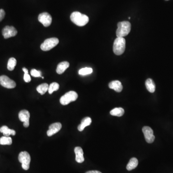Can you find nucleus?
Instances as JSON below:
<instances>
[{"label": "nucleus", "instance_id": "7", "mask_svg": "<svg viewBox=\"0 0 173 173\" xmlns=\"http://www.w3.org/2000/svg\"><path fill=\"white\" fill-rule=\"evenodd\" d=\"M0 84L3 87L7 89H13L16 87L15 82L5 75L0 76Z\"/></svg>", "mask_w": 173, "mask_h": 173}, {"label": "nucleus", "instance_id": "9", "mask_svg": "<svg viewBox=\"0 0 173 173\" xmlns=\"http://www.w3.org/2000/svg\"><path fill=\"white\" fill-rule=\"evenodd\" d=\"M142 132L144 134L145 140L149 143H152L155 140L153 129L149 127L145 126L142 128Z\"/></svg>", "mask_w": 173, "mask_h": 173}, {"label": "nucleus", "instance_id": "5", "mask_svg": "<svg viewBox=\"0 0 173 173\" xmlns=\"http://www.w3.org/2000/svg\"><path fill=\"white\" fill-rule=\"evenodd\" d=\"M19 160L22 164V167L25 170H28L30 166L31 158L27 152H22L19 155Z\"/></svg>", "mask_w": 173, "mask_h": 173}, {"label": "nucleus", "instance_id": "6", "mask_svg": "<svg viewBox=\"0 0 173 173\" xmlns=\"http://www.w3.org/2000/svg\"><path fill=\"white\" fill-rule=\"evenodd\" d=\"M59 41L57 38H49L44 41L41 44V48L43 51H48L55 47L59 43Z\"/></svg>", "mask_w": 173, "mask_h": 173}, {"label": "nucleus", "instance_id": "17", "mask_svg": "<svg viewBox=\"0 0 173 173\" xmlns=\"http://www.w3.org/2000/svg\"><path fill=\"white\" fill-rule=\"evenodd\" d=\"M0 132L2 133L4 136H9L10 135L15 136L16 134L15 130L9 129L8 127L3 126L0 128Z\"/></svg>", "mask_w": 173, "mask_h": 173}, {"label": "nucleus", "instance_id": "25", "mask_svg": "<svg viewBox=\"0 0 173 173\" xmlns=\"http://www.w3.org/2000/svg\"><path fill=\"white\" fill-rule=\"evenodd\" d=\"M93 72V69L92 68L85 67L82 68L79 70V73L80 75L85 76L92 74Z\"/></svg>", "mask_w": 173, "mask_h": 173}, {"label": "nucleus", "instance_id": "21", "mask_svg": "<svg viewBox=\"0 0 173 173\" xmlns=\"http://www.w3.org/2000/svg\"><path fill=\"white\" fill-rule=\"evenodd\" d=\"M49 85L47 83H43L37 87V92L41 95H44L45 93L48 91Z\"/></svg>", "mask_w": 173, "mask_h": 173}, {"label": "nucleus", "instance_id": "27", "mask_svg": "<svg viewBox=\"0 0 173 173\" xmlns=\"http://www.w3.org/2000/svg\"><path fill=\"white\" fill-rule=\"evenodd\" d=\"M24 80L27 83H28L31 81V79L30 76L28 74H24Z\"/></svg>", "mask_w": 173, "mask_h": 173}, {"label": "nucleus", "instance_id": "28", "mask_svg": "<svg viewBox=\"0 0 173 173\" xmlns=\"http://www.w3.org/2000/svg\"><path fill=\"white\" fill-rule=\"evenodd\" d=\"M5 15H6V13H5L4 10L0 9V22L2 21V19H4Z\"/></svg>", "mask_w": 173, "mask_h": 173}, {"label": "nucleus", "instance_id": "23", "mask_svg": "<svg viewBox=\"0 0 173 173\" xmlns=\"http://www.w3.org/2000/svg\"><path fill=\"white\" fill-rule=\"evenodd\" d=\"M16 65V60L15 58H10L7 63V69L9 71H13Z\"/></svg>", "mask_w": 173, "mask_h": 173}, {"label": "nucleus", "instance_id": "3", "mask_svg": "<svg viewBox=\"0 0 173 173\" xmlns=\"http://www.w3.org/2000/svg\"><path fill=\"white\" fill-rule=\"evenodd\" d=\"M126 49V40L123 37H117L113 45V51L115 54L120 55L124 53Z\"/></svg>", "mask_w": 173, "mask_h": 173}, {"label": "nucleus", "instance_id": "22", "mask_svg": "<svg viewBox=\"0 0 173 173\" xmlns=\"http://www.w3.org/2000/svg\"><path fill=\"white\" fill-rule=\"evenodd\" d=\"M12 144V139L10 136H3L0 138V144L10 145Z\"/></svg>", "mask_w": 173, "mask_h": 173}, {"label": "nucleus", "instance_id": "32", "mask_svg": "<svg viewBox=\"0 0 173 173\" xmlns=\"http://www.w3.org/2000/svg\"><path fill=\"white\" fill-rule=\"evenodd\" d=\"M167 1H168V0H167Z\"/></svg>", "mask_w": 173, "mask_h": 173}, {"label": "nucleus", "instance_id": "11", "mask_svg": "<svg viewBox=\"0 0 173 173\" xmlns=\"http://www.w3.org/2000/svg\"><path fill=\"white\" fill-rule=\"evenodd\" d=\"M19 119L21 121L24 122V127L28 128L29 126V118L30 114L28 110H23L19 112Z\"/></svg>", "mask_w": 173, "mask_h": 173}, {"label": "nucleus", "instance_id": "19", "mask_svg": "<svg viewBox=\"0 0 173 173\" xmlns=\"http://www.w3.org/2000/svg\"><path fill=\"white\" fill-rule=\"evenodd\" d=\"M138 159L136 158H131L129 160L128 164L127 166V170L128 171H131L133 169H135L137 167L138 165Z\"/></svg>", "mask_w": 173, "mask_h": 173}, {"label": "nucleus", "instance_id": "1", "mask_svg": "<svg viewBox=\"0 0 173 173\" xmlns=\"http://www.w3.org/2000/svg\"><path fill=\"white\" fill-rule=\"evenodd\" d=\"M70 19L72 22L77 26L83 27L89 21V18L86 15L79 12H74L71 14Z\"/></svg>", "mask_w": 173, "mask_h": 173}, {"label": "nucleus", "instance_id": "31", "mask_svg": "<svg viewBox=\"0 0 173 173\" xmlns=\"http://www.w3.org/2000/svg\"><path fill=\"white\" fill-rule=\"evenodd\" d=\"M41 77H42V79H44V77H43V76H42Z\"/></svg>", "mask_w": 173, "mask_h": 173}, {"label": "nucleus", "instance_id": "14", "mask_svg": "<svg viewBox=\"0 0 173 173\" xmlns=\"http://www.w3.org/2000/svg\"><path fill=\"white\" fill-rule=\"evenodd\" d=\"M109 87L111 89H114L117 93H120L123 89V86L121 82L119 81H112L109 84Z\"/></svg>", "mask_w": 173, "mask_h": 173}, {"label": "nucleus", "instance_id": "20", "mask_svg": "<svg viewBox=\"0 0 173 173\" xmlns=\"http://www.w3.org/2000/svg\"><path fill=\"white\" fill-rule=\"evenodd\" d=\"M125 113L124 109L122 108H115L113 110L110 111V114L113 116H118V117H120V116L123 115Z\"/></svg>", "mask_w": 173, "mask_h": 173}, {"label": "nucleus", "instance_id": "29", "mask_svg": "<svg viewBox=\"0 0 173 173\" xmlns=\"http://www.w3.org/2000/svg\"><path fill=\"white\" fill-rule=\"evenodd\" d=\"M85 173H102L100 171H96V170H93V171H89L86 172Z\"/></svg>", "mask_w": 173, "mask_h": 173}, {"label": "nucleus", "instance_id": "10", "mask_svg": "<svg viewBox=\"0 0 173 173\" xmlns=\"http://www.w3.org/2000/svg\"><path fill=\"white\" fill-rule=\"evenodd\" d=\"M17 31L13 26H6L2 29V34L5 39H8L16 35Z\"/></svg>", "mask_w": 173, "mask_h": 173}, {"label": "nucleus", "instance_id": "12", "mask_svg": "<svg viewBox=\"0 0 173 173\" xmlns=\"http://www.w3.org/2000/svg\"><path fill=\"white\" fill-rule=\"evenodd\" d=\"M62 124L60 123L57 122L53 123L49 127V129L47 132V134L48 136H51L55 134L58 132L62 128Z\"/></svg>", "mask_w": 173, "mask_h": 173}, {"label": "nucleus", "instance_id": "18", "mask_svg": "<svg viewBox=\"0 0 173 173\" xmlns=\"http://www.w3.org/2000/svg\"><path fill=\"white\" fill-rule=\"evenodd\" d=\"M145 85L149 93H154L155 90V84L153 80L148 79L145 82Z\"/></svg>", "mask_w": 173, "mask_h": 173}, {"label": "nucleus", "instance_id": "26", "mask_svg": "<svg viewBox=\"0 0 173 173\" xmlns=\"http://www.w3.org/2000/svg\"><path fill=\"white\" fill-rule=\"evenodd\" d=\"M31 75L34 77H42L41 76V72L40 70H37L35 69H32L30 72Z\"/></svg>", "mask_w": 173, "mask_h": 173}, {"label": "nucleus", "instance_id": "15", "mask_svg": "<svg viewBox=\"0 0 173 173\" xmlns=\"http://www.w3.org/2000/svg\"><path fill=\"white\" fill-rule=\"evenodd\" d=\"M69 67V63L67 61L62 62L57 66L56 72L58 74H62Z\"/></svg>", "mask_w": 173, "mask_h": 173}, {"label": "nucleus", "instance_id": "16", "mask_svg": "<svg viewBox=\"0 0 173 173\" xmlns=\"http://www.w3.org/2000/svg\"><path fill=\"white\" fill-rule=\"evenodd\" d=\"M92 122V119L90 117H86L83 118L82 120L81 121V124L78 126L77 129L80 131H83L86 127L89 126L91 124Z\"/></svg>", "mask_w": 173, "mask_h": 173}, {"label": "nucleus", "instance_id": "13", "mask_svg": "<svg viewBox=\"0 0 173 173\" xmlns=\"http://www.w3.org/2000/svg\"><path fill=\"white\" fill-rule=\"evenodd\" d=\"M76 154V161L78 163H82L84 161L83 149L80 147H76L74 149Z\"/></svg>", "mask_w": 173, "mask_h": 173}, {"label": "nucleus", "instance_id": "30", "mask_svg": "<svg viewBox=\"0 0 173 173\" xmlns=\"http://www.w3.org/2000/svg\"><path fill=\"white\" fill-rule=\"evenodd\" d=\"M23 71H24V73L25 74H28V69L25 67H23L22 68Z\"/></svg>", "mask_w": 173, "mask_h": 173}, {"label": "nucleus", "instance_id": "8", "mask_svg": "<svg viewBox=\"0 0 173 173\" xmlns=\"http://www.w3.org/2000/svg\"><path fill=\"white\" fill-rule=\"evenodd\" d=\"M38 20L45 27L50 26L52 22V16L46 12L40 14L38 17Z\"/></svg>", "mask_w": 173, "mask_h": 173}, {"label": "nucleus", "instance_id": "2", "mask_svg": "<svg viewBox=\"0 0 173 173\" xmlns=\"http://www.w3.org/2000/svg\"><path fill=\"white\" fill-rule=\"evenodd\" d=\"M131 24L128 21H123L119 22L117 24L116 34L117 37H123L128 35L131 30Z\"/></svg>", "mask_w": 173, "mask_h": 173}, {"label": "nucleus", "instance_id": "4", "mask_svg": "<svg viewBox=\"0 0 173 173\" xmlns=\"http://www.w3.org/2000/svg\"><path fill=\"white\" fill-rule=\"evenodd\" d=\"M78 98V94L74 91H70L66 93L61 97L60 102L63 106H66L72 102L76 101Z\"/></svg>", "mask_w": 173, "mask_h": 173}, {"label": "nucleus", "instance_id": "24", "mask_svg": "<svg viewBox=\"0 0 173 173\" xmlns=\"http://www.w3.org/2000/svg\"><path fill=\"white\" fill-rule=\"evenodd\" d=\"M59 89V84L56 82H53V83H51L50 86H49V93L52 94L54 92L58 90Z\"/></svg>", "mask_w": 173, "mask_h": 173}]
</instances>
